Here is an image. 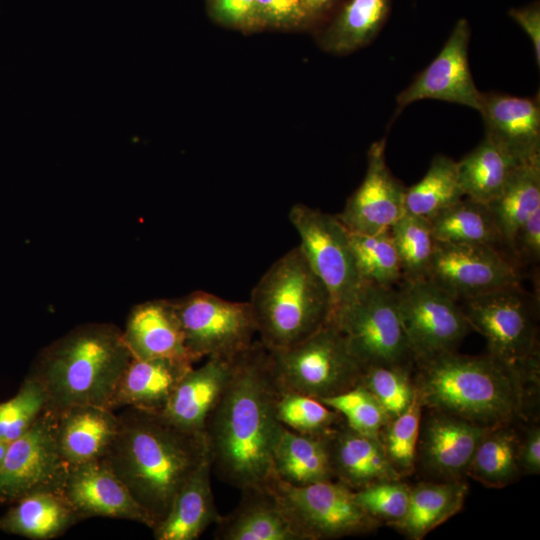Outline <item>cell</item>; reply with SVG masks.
Listing matches in <instances>:
<instances>
[{"label": "cell", "mask_w": 540, "mask_h": 540, "mask_svg": "<svg viewBox=\"0 0 540 540\" xmlns=\"http://www.w3.org/2000/svg\"><path fill=\"white\" fill-rule=\"evenodd\" d=\"M279 390L269 350L254 342L235 357L227 386L206 421L211 468L241 492L267 489L276 477L272 456L283 427L276 416Z\"/></svg>", "instance_id": "cell-1"}, {"label": "cell", "mask_w": 540, "mask_h": 540, "mask_svg": "<svg viewBox=\"0 0 540 540\" xmlns=\"http://www.w3.org/2000/svg\"><path fill=\"white\" fill-rule=\"evenodd\" d=\"M117 415L116 435L102 459L155 528L184 483L209 459L205 437L176 427L157 412L126 407Z\"/></svg>", "instance_id": "cell-2"}, {"label": "cell", "mask_w": 540, "mask_h": 540, "mask_svg": "<svg viewBox=\"0 0 540 540\" xmlns=\"http://www.w3.org/2000/svg\"><path fill=\"white\" fill-rule=\"evenodd\" d=\"M417 366L413 378L422 406L492 428L525 419L529 384L538 372L519 369L487 354L447 352Z\"/></svg>", "instance_id": "cell-3"}, {"label": "cell", "mask_w": 540, "mask_h": 540, "mask_svg": "<svg viewBox=\"0 0 540 540\" xmlns=\"http://www.w3.org/2000/svg\"><path fill=\"white\" fill-rule=\"evenodd\" d=\"M132 359L123 331L109 323L77 326L46 346L28 374L48 396V408L72 405L109 408L117 383Z\"/></svg>", "instance_id": "cell-4"}, {"label": "cell", "mask_w": 540, "mask_h": 540, "mask_svg": "<svg viewBox=\"0 0 540 540\" xmlns=\"http://www.w3.org/2000/svg\"><path fill=\"white\" fill-rule=\"evenodd\" d=\"M249 304L260 342L269 350L304 340L332 316L330 295L299 246L263 274Z\"/></svg>", "instance_id": "cell-5"}, {"label": "cell", "mask_w": 540, "mask_h": 540, "mask_svg": "<svg viewBox=\"0 0 540 540\" xmlns=\"http://www.w3.org/2000/svg\"><path fill=\"white\" fill-rule=\"evenodd\" d=\"M269 352L281 389L319 400L357 386L364 370L331 320L304 340Z\"/></svg>", "instance_id": "cell-6"}, {"label": "cell", "mask_w": 540, "mask_h": 540, "mask_svg": "<svg viewBox=\"0 0 540 540\" xmlns=\"http://www.w3.org/2000/svg\"><path fill=\"white\" fill-rule=\"evenodd\" d=\"M330 320L363 369L414 364L393 288L364 282L356 298Z\"/></svg>", "instance_id": "cell-7"}, {"label": "cell", "mask_w": 540, "mask_h": 540, "mask_svg": "<svg viewBox=\"0 0 540 540\" xmlns=\"http://www.w3.org/2000/svg\"><path fill=\"white\" fill-rule=\"evenodd\" d=\"M267 489L300 540L362 535L380 524L357 503L354 491L336 480L294 486L275 477Z\"/></svg>", "instance_id": "cell-8"}, {"label": "cell", "mask_w": 540, "mask_h": 540, "mask_svg": "<svg viewBox=\"0 0 540 540\" xmlns=\"http://www.w3.org/2000/svg\"><path fill=\"white\" fill-rule=\"evenodd\" d=\"M461 301L469 325L485 337L489 355L507 365L538 372L533 302L520 284Z\"/></svg>", "instance_id": "cell-9"}, {"label": "cell", "mask_w": 540, "mask_h": 540, "mask_svg": "<svg viewBox=\"0 0 540 540\" xmlns=\"http://www.w3.org/2000/svg\"><path fill=\"white\" fill-rule=\"evenodd\" d=\"M171 302L193 362L203 357L232 359L254 343L257 330L249 302L229 301L204 291Z\"/></svg>", "instance_id": "cell-10"}, {"label": "cell", "mask_w": 540, "mask_h": 540, "mask_svg": "<svg viewBox=\"0 0 540 540\" xmlns=\"http://www.w3.org/2000/svg\"><path fill=\"white\" fill-rule=\"evenodd\" d=\"M289 220L299 234L298 246L330 295L333 314L351 303L364 284L356 266L349 231L337 215L305 204L293 205Z\"/></svg>", "instance_id": "cell-11"}, {"label": "cell", "mask_w": 540, "mask_h": 540, "mask_svg": "<svg viewBox=\"0 0 540 540\" xmlns=\"http://www.w3.org/2000/svg\"><path fill=\"white\" fill-rule=\"evenodd\" d=\"M395 292L414 364L455 351L471 330L458 300L432 281L402 280Z\"/></svg>", "instance_id": "cell-12"}, {"label": "cell", "mask_w": 540, "mask_h": 540, "mask_svg": "<svg viewBox=\"0 0 540 540\" xmlns=\"http://www.w3.org/2000/svg\"><path fill=\"white\" fill-rule=\"evenodd\" d=\"M68 469L56 443L55 411L47 407L8 446L0 468V503L12 504L38 491L62 493Z\"/></svg>", "instance_id": "cell-13"}, {"label": "cell", "mask_w": 540, "mask_h": 540, "mask_svg": "<svg viewBox=\"0 0 540 540\" xmlns=\"http://www.w3.org/2000/svg\"><path fill=\"white\" fill-rule=\"evenodd\" d=\"M427 279L458 301L520 284L515 263L501 250L437 240Z\"/></svg>", "instance_id": "cell-14"}, {"label": "cell", "mask_w": 540, "mask_h": 540, "mask_svg": "<svg viewBox=\"0 0 540 540\" xmlns=\"http://www.w3.org/2000/svg\"><path fill=\"white\" fill-rule=\"evenodd\" d=\"M470 27L460 19L433 61L396 98L397 115L407 105L435 99L479 110L482 92L473 80L468 61Z\"/></svg>", "instance_id": "cell-15"}, {"label": "cell", "mask_w": 540, "mask_h": 540, "mask_svg": "<svg viewBox=\"0 0 540 540\" xmlns=\"http://www.w3.org/2000/svg\"><path fill=\"white\" fill-rule=\"evenodd\" d=\"M385 144L382 139L370 146L365 177L337 215L349 232L373 234L389 230L406 212V188L388 168Z\"/></svg>", "instance_id": "cell-16"}, {"label": "cell", "mask_w": 540, "mask_h": 540, "mask_svg": "<svg viewBox=\"0 0 540 540\" xmlns=\"http://www.w3.org/2000/svg\"><path fill=\"white\" fill-rule=\"evenodd\" d=\"M62 494L80 521L108 517L154 528L150 516L103 459L69 466Z\"/></svg>", "instance_id": "cell-17"}, {"label": "cell", "mask_w": 540, "mask_h": 540, "mask_svg": "<svg viewBox=\"0 0 540 540\" xmlns=\"http://www.w3.org/2000/svg\"><path fill=\"white\" fill-rule=\"evenodd\" d=\"M489 428L459 417L430 410L417 444L416 461L440 481L462 480L474 451Z\"/></svg>", "instance_id": "cell-18"}, {"label": "cell", "mask_w": 540, "mask_h": 540, "mask_svg": "<svg viewBox=\"0 0 540 540\" xmlns=\"http://www.w3.org/2000/svg\"><path fill=\"white\" fill-rule=\"evenodd\" d=\"M486 134L521 161L540 156L539 97L482 93L478 110Z\"/></svg>", "instance_id": "cell-19"}, {"label": "cell", "mask_w": 540, "mask_h": 540, "mask_svg": "<svg viewBox=\"0 0 540 540\" xmlns=\"http://www.w3.org/2000/svg\"><path fill=\"white\" fill-rule=\"evenodd\" d=\"M234 359L209 357L202 366L192 367L160 414L176 427L205 437L206 421L227 386Z\"/></svg>", "instance_id": "cell-20"}, {"label": "cell", "mask_w": 540, "mask_h": 540, "mask_svg": "<svg viewBox=\"0 0 540 540\" xmlns=\"http://www.w3.org/2000/svg\"><path fill=\"white\" fill-rule=\"evenodd\" d=\"M123 337L132 358H169L194 363L171 300H151L134 306Z\"/></svg>", "instance_id": "cell-21"}, {"label": "cell", "mask_w": 540, "mask_h": 540, "mask_svg": "<svg viewBox=\"0 0 540 540\" xmlns=\"http://www.w3.org/2000/svg\"><path fill=\"white\" fill-rule=\"evenodd\" d=\"M54 411L56 443L69 466L105 456L118 427V415L113 410L95 405H72Z\"/></svg>", "instance_id": "cell-22"}, {"label": "cell", "mask_w": 540, "mask_h": 540, "mask_svg": "<svg viewBox=\"0 0 540 540\" xmlns=\"http://www.w3.org/2000/svg\"><path fill=\"white\" fill-rule=\"evenodd\" d=\"M327 439L334 479L353 491L373 483L401 479L379 436L357 432L343 422Z\"/></svg>", "instance_id": "cell-23"}, {"label": "cell", "mask_w": 540, "mask_h": 540, "mask_svg": "<svg viewBox=\"0 0 540 540\" xmlns=\"http://www.w3.org/2000/svg\"><path fill=\"white\" fill-rule=\"evenodd\" d=\"M193 363L169 359L132 358L122 373L109 409L132 407L160 413Z\"/></svg>", "instance_id": "cell-24"}, {"label": "cell", "mask_w": 540, "mask_h": 540, "mask_svg": "<svg viewBox=\"0 0 540 540\" xmlns=\"http://www.w3.org/2000/svg\"><path fill=\"white\" fill-rule=\"evenodd\" d=\"M211 471L208 459L184 483L164 520L153 529L156 540H197L218 522Z\"/></svg>", "instance_id": "cell-25"}, {"label": "cell", "mask_w": 540, "mask_h": 540, "mask_svg": "<svg viewBox=\"0 0 540 540\" xmlns=\"http://www.w3.org/2000/svg\"><path fill=\"white\" fill-rule=\"evenodd\" d=\"M241 493L236 508L215 524V539L300 540L269 489Z\"/></svg>", "instance_id": "cell-26"}, {"label": "cell", "mask_w": 540, "mask_h": 540, "mask_svg": "<svg viewBox=\"0 0 540 540\" xmlns=\"http://www.w3.org/2000/svg\"><path fill=\"white\" fill-rule=\"evenodd\" d=\"M80 519L59 492L38 491L12 503L0 517V530L34 540L61 536Z\"/></svg>", "instance_id": "cell-27"}, {"label": "cell", "mask_w": 540, "mask_h": 540, "mask_svg": "<svg viewBox=\"0 0 540 540\" xmlns=\"http://www.w3.org/2000/svg\"><path fill=\"white\" fill-rule=\"evenodd\" d=\"M272 462L276 477L294 486L335 480L327 436L300 434L283 425Z\"/></svg>", "instance_id": "cell-28"}, {"label": "cell", "mask_w": 540, "mask_h": 540, "mask_svg": "<svg viewBox=\"0 0 540 540\" xmlns=\"http://www.w3.org/2000/svg\"><path fill=\"white\" fill-rule=\"evenodd\" d=\"M467 492L463 480L419 483L410 488L407 513L393 528L409 539H422L462 509Z\"/></svg>", "instance_id": "cell-29"}, {"label": "cell", "mask_w": 540, "mask_h": 540, "mask_svg": "<svg viewBox=\"0 0 540 540\" xmlns=\"http://www.w3.org/2000/svg\"><path fill=\"white\" fill-rule=\"evenodd\" d=\"M522 163L523 161L485 135L472 151L457 162L464 196L485 204L490 203L501 193Z\"/></svg>", "instance_id": "cell-30"}, {"label": "cell", "mask_w": 540, "mask_h": 540, "mask_svg": "<svg viewBox=\"0 0 540 540\" xmlns=\"http://www.w3.org/2000/svg\"><path fill=\"white\" fill-rule=\"evenodd\" d=\"M487 205L511 253L519 228L540 209V156L519 165L501 193Z\"/></svg>", "instance_id": "cell-31"}, {"label": "cell", "mask_w": 540, "mask_h": 540, "mask_svg": "<svg viewBox=\"0 0 540 540\" xmlns=\"http://www.w3.org/2000/svg\"><path fill=\"white\" fill-rule=\"evenodd\" d=\"M429 221L437 241L506 248L489 206L471 198L464 196Z\"/></svg>", "instance_id": "cell-32"}, {"label": "cell", "mask_w": 540, "mask_h": 540, "mask_svg": "<svg viewBox=\"0 0 540 540\" xmlns=\"http://www.w3.org/2000/svg\"><path fill=\"white\" fill-rule=\"evenodd\" d=\"M520 436L512 424L489 428L472 456L467 475L487 487L502 488L520 475Z\"/></svg>", "instance_id": "cell-33"}, {"label": "cell", "mask_w": 540, "mask_h": 540, "mask_svg": "<svg viewBox=\"0 0 540 540\" xmlns=\"http://www.w3.org/2000/svg\"><path fill=\"white\" fill-rule=\"evenodd\" d=\"M390 0H350L322 37L334 53H348L369 44L384 25Z\"/></svg>", "instance_id": "cell-34"}, {"label": "cell", "mask_w": 540, "mask_h": 540, "mask_svg": "<svg viewBox=\"0 0 540 540\" xmlns=\"http://www.w3.org/2000/svg\"><path fill=\"white\" fill-rule=\"evenodd\" d=\"M463 197L457 162L437 155L424 177L406 189L405 211L430 219Z\"/></svg>", "instance_id": "cell-35"}, {"label": "cell", "mask_w": 540, "mask_h": 540, "mask_svg": "<svg viewBox=\"0 0 540 540\" xmlns=\"http://www.w3.org/2000/svg\"><path fill=\"white\" fill-rule=\"evenodd\" d=\"M349 237L356 266L364 282L393 288L403 280L390 229L373 234L349 232Z\"/></svg>", "instance_id": "cell-36"}, {"label": "cell", "mask_w": 540, "mask_h": 540, "mask_svg": "<svg viewBox=\"0 0 540 540\" xmlns=\"http://www.w3.org/2000/svg\"><path fill=\"white\" fill-rule=\"evenodd\" d=\"M403 280L427 279L436 239L428 218L405 212L390 228Z\"/></svg>", "instance_id": "cell-37"}, {"label": "cell", "mask_w": 540, "mask_h": 540, "mask_svg": "<svg viewBox=\"0 0 540 540\" xmlns=\"http://www.w3.org/2000/svg\"><path fill=\"white\" fill-rule=\"evenodd\" d=\"M276 416L285 427L306 435L327 436L341 423L342 416L321 400L280 388Z\"/></svg>", "instance_id": "cell-38"}, {"label": "cell", "mask_w": 540, "mask_h": 540, "mask_svg": "<svg viewBox=\"0 0 540 540\" xmlns=\"http://www.w3.org/2000/svg\"><path fill=\"white\" fill-rule=\"evenodd\" d=\"M422 408L416 392L410 405L401 414L391 418L379 433L385 453L401 477L411 474L415 469Z\"/></svg>", "instance_id": "cell-39"}, {"label": "cell", "mask_w": 540, "mask_h": 540, "mask_svg": "<svg viewBox=\"0 0 540 540\" xmlns=\"http://www.w3.org/2000/svg\"><path fill=\"white\" fill-rule=\"evenodd\" d=\"M412 366L376 365L363 370L360 384L375 396L390 419L401 414L415 397Z\"/></svg>", "instance_id": "cell-40"}, {"label": "cell", "mask_w": 540, "mask_h": 540, "mask_svg": "<svg viewBox=\"0 0 540 540\" xmlns=\"http://www.w3.org/2000/svg\"><path fill=\"white\" fill-rule=\"evenodd\" d=\"M47 407L46 391L28 375L12 398L0 402V439L12 442L22 436Z\"/></svg>", "instance_id": "cell-41"}, {"label": "cell", "mask_w": 540, "mask_h": 540, "mask_svg": "<svg viewBox=\"0 0 540 540\" xmlns=\"http://www.w3.org/2000/svg\"><path fill=\"white\" fill-rule=\"evenodd\" d=\"M321 401L338 412L348 427L363 434L379 436L390 420L375 396L361 384Z\"/></svg>", "instance_id": "cell-42"}, {"label": "cell", "mask_w": 540, "mask_h": 540, "mask_svg": "<svg viewBox=\"0 0 540 540\" xmlns=\"http://www.w3.org/2000/svg\"><path fill=\"white\" fill-rule=\"evenodd\" d=\"M361 508L378 523L389 526L398 524L406 515L410 487L398 480L373 483L354 491Z\"/></svg>", "instance_id": "cell-43"}, {"label": "cell", "mask_w": 540, "mask_h": 540, "mask_svg": "<svg viewBox=\"0 0 540 540\" xmlns=\"http://www.w3.org/2000/svg\"><path fill=\"white\" fill-rule=\"evenodd\" d=\"M261 24L295 26L309 18L300 0H255Z\"/></svg>", "instance_id": "cell-44"}, {"label": "cell", "mask_w": 540, "mask_h": 540, "mask_svg": "<svg viewBox=\"0 0 540 540\" xmlns=\"http://www.w3.org/2000/svg\"><path fill=\"white\" fill-rule=\"evenodd\" d=\"M214 15L222 22L238 27L261 24L255 0H210Z\"/></svg>", "instance_id": "cell-45"}, {"label": "cell", "mask_w": 540, "mask_h": 540, "mask_svg": "<svg viewBox=\"0 0 540 540\" xmlns=\"http://www.w3.org/2000/svg\"><path fill=\"white\" fill-rule=\"evenodd\" d=\"M512 256L538 263L540 258V209L519 228L513 242Z\"/></svg>", "instance_id": "cell-46"}, {"label": "cell", "mask_w": 540, "mask_h": 540, "mask_svg": "<svg viewBox=\"0 0 540 540\" xmlns=\"http://www.w3.org/2000/svg\"><path fill=\"white\" fill-rule=\"evenodd\" d=\"M518 464L520 471L528 475L540 472V428L531 426L520 438L518 446Z\"/></svg>", "instance_id": "cell-47"}, {"label": "cell", "mask_w": 540, "mask_h": 540, "mask_svg": "<svg viewBox=\"0 0 540 540\" xmlns=\"http://www.w3.org/2000/svg\"><path fill=\"white\" fill-rule=\"evenodd\" d=\"M510 16L516 21L529 36L535 54V59L540 65V10L538 3L518 9H511Z\"/></svg>", "instance_id": "cell-48"}, {"label": "cell", "mask_w": 540, "mask_h": 540, "mask_svg": "<svg viewBox=\"0 0 540 540\" xmlns=\"http://www.w3.org/2000/svg\"><path fill=\"white\" fill-rule=\"evenodd\" d=\"M309 17L328 10L336 0H300Z\"/></svg>", "instance_id": "cell-49"}, {"label": "cell", "mask_w": 540, "mask_h": 540, "mask_svg": "<svg viewBox=\"0 0 540 540\" xmlns=\"http://www.w3.org/2000/svg\"><path fill=\"white\" fill-rule=\"evenodd\" d=\"M9 444H10V442H7V441H4V440L0 439V468H1L2 464H3V461H4V458H5V455H6Z\"/></svg>", "instance_id": "cell-50"}]
</instances>
